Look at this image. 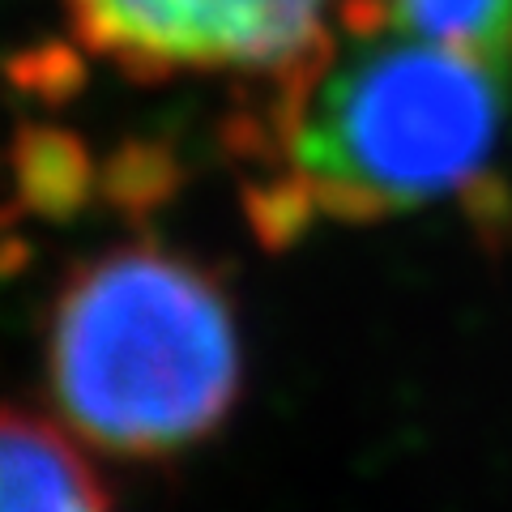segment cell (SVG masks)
I'll use <instances>...</instances> for the list:
<instances>
[{"mask_svg": "<svg viewBox=\"0 0 512 512\" xmlns=\"http://www.w3.org/2000/svg\"><path fill=\"white\" fill-rule=\"evenodd\" d=\"M508 69L397 30L333 39L308 69L265 90L256 133L286 180L265 201L299 218L376 222L470 197L500 154Z\"/></svg>", "mask_w": 512, "mask_h": 512, "instance_id": "obj_1", "label": "cell"}, {"mask_svg": "<svg viewBox=\"0 0 512 512\" xmlns=\"http://www.w3.org/2000/svg\"><path fill=\"white\" fill-rule=\"evenodd\" d=\"M244 380L239 325L210 269L158 244L77 265L47 320V389L77 436L163 461L214 436Z\"/></svg>", "mask_w": 512, "mask_h": 512, "instance_id": "obj_2", "label": "cell"}, {"mask_svg": "<svg viewBox=\"0 0 512 512\" xmlns=\"http://www.w3.org/2000/svg\"><path fill=\"white\" fill-rule=\"evenodd\" d=\"M73 35L141 82L278 86L338 39L342 0H64Z\"/></svg>", "mask_w": 512, "mask_h": 512, "instance_id": "obj_3", "label": "cell"}, {"mask_svg": "<svg viewBox=\"0 0 512 512\" xmlns=\"http://www.w3.org/2000/svg\"><path fill=\"white\" fill-rule=\"evenodd\" d=\"M0 512H111V495L56 423L0 406Z\"/></svg>", "mask_w": 512, "mask_h": 512, "instance_id": "obj_4", "label": "cell"}, {"mask_svg": "<svg viewBox=\"0 0 512 512\" xmlns=\"http://www.w3.org/2000/svg\"><path fill=\"white\" fill-rule=\"evenodd\" d=\"M18 175L39 210H52V205H73L82 197L86 163L64 133H26Z\"/></svg>", "mask_w": 512, "mask_h": 512, "instance_id": "obj_5", "label": "cell"}]
</instances>
